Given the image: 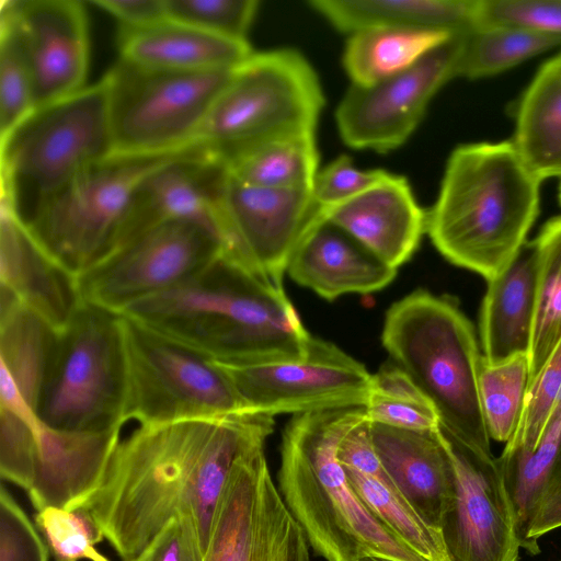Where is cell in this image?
<instances>
[{
  "label": "cell",
  "instance_id": "cell-16",
  "mask_svg": "<svg viewBox=\"0 0 561 561\" xmlns=\"http://www.w3.org/2000/svg\"><path fill=\"white\" fill-rule=\"evenodd\" d=\"M444 433L453 486L440 533L450 560L519 561L516 515L499 459L491 448Z\"/></svg>",
  "mask_w": 561,
  "mask_h": 561
},
{
  "label": "cell",
  "instance_id": "cell-24",
  "mask_svg": "<svg viewBox=\"0 0 561 561\" xmlns=\"http://www.w3.org/2000/svg\"><path fill=\"white\" fill-rule=\"evenodd\" d=\"M398 270L376 259L351 236L322 219L294 252L287 274L327 300L387 287Z\"/></svg>",
  "mask_w": 561,
  "mask_h": 561
},
{
  "label": "cell",
  "instance_id": "cell-14",
  "mask_svg": "<svg viewBox=\"0 0 561 561\" xmlns=\"http://www.w3.org/2000/svg\"><path fill=\"white\" fill-rule=\"evenodd\" d=\"M204 561H311L307 538L274 484L264 446L233 463Z\"/></svg>",
  "mask_w": 561,
  "mask_h": 561
},
{
  "label": "cell",
  "instance_id": "cell-47",
  "mask_svg": "<svg viewBox=\"0 0 561 561\" xmlns=\"http://www.w3.org/2000/svg\"><path fill=\"white\" fill-rule=\"evenodd\" d=\"M358 561H392V560H388V559L379 558V557H375V556H367V557L360 558Z\"/></svg>",
  "mask_w": 561,
  "mask_h": 561
},
{
  "label": "cell",
  "instance_id": "cell-22",
  "mask_svg": "<svg viewBox=\"0 0 561 561\" xmlns=\"http://www.w3.org/2000/svg\"><path fill=\"white\" fill-rule=\"evenodd\" d=\"M378 459L413 510L440 531L453 486L447 438L438 427L407 431L371 423Z\"/></svg>",
  "mask_w": 561,
  "mask_h": 561
},
{
  "label": "cell",
  "instance_id": "cell-17",
  "mask_svg": "<svg viewBox=\"0 0 561 561\" xmlns=\"http://www.w3.org/2000/svg\"><path fill=\"white\" fill-rule=\"evenodd\" d=\"M221 211L225 253L280 287L294 252L323 219L313 205L311 191L250 185L228 170Z\"/></svg>",
  "mask_w": 561,
  "mask_h": 561
},
{
  "label": "cell",
  "instance_id": "cell-30",
  "mask_svg": "<svg viewBox=\"0 0 561 561\" xmlns=\"http://www.w3.org/2000/svg\"><path fill=\"white\" fill-rule=\"evenodd\" d=\"M454 35L437 30H364L348 36L343 66L352 84L371 85L410 69Z\"/></svg>",
  "mask_w": 561,
  "mask_h": 561
},
{
  "label": "cell",
  "instance_id": "cell-18",
  "mask_svg": "<svg viewBox=\"0 0 561 561\" xmlns=\"http://www.w3.org/2000/svg\"><path fill=\"white\" fill-rule=\"evenodd\" d=\"M466 34H455L401 73L371 85L352 84L335 112L344 144L380 153L402 146L434 95L455 78Z\"/></svg>",
  "mask_w": 561,
  "mask_h": 561
},
{
  "label": "cell",
  "instance_id": "cell-8",
  "mask_svg": "<svg viewBox=\"0 0 561 561\" xmlns=\"http://www.w3.org/2000/svg\"><path fill=\"white\" fill-rule=\"evenodd\" d=\"M126 394L123 314L82 301L58 331L37 416L58 431H112L125 424Z\"/></svg>",
  "mask_w": 561,
  "mask_h": 561
},
{
  "label": "cell",
  "instance_id": "cell-11",
  "mask_svg": "<svg viewBox=\"0 0 561 561\" xmlns=\"http://www.w3.org/2000/svg\"><path fill=\"white\" fill-rule=\"evenodd\" d=\"M123 323L124 423L156 425L250 413L214 358L125 314Z\"/></svg>",
  "mask_w": 561,
  "mask_h": 561
},
{
  "label": "cell",
  "instance_id": "cell-29",
  "mask_svg": "<svg viewBox=\"0 0 561 561\" xmlns=\"http://www.w3.org/2000/svg\"><path fill=\"white\" fill-rule=\"evenodd\" d=\"M512 141L540 179H561V51L546 61L522 94Z\"/></svg>",
  "mask_w": 561,
  "mask_h": 561
},
{
  "label": "cell",
  "instance_id": "cell-6",
  "mask_svg": "<svg viewBox=\"0 0 561 561\" xmlns=\"http://www.w3.org/2000/svg\"><path fill=\"white\" fill-rule=\"evenodd\" d=\"M113 154L104 79L36 107L1 137V203L25 226L89 165Z\"/></svg>",
  "mask_w": 561,
  "mask_h": 561
},
{
  "label": "cell",
  "instance_id": "cell-28",
  "mask_svg": "<svg viewBox=\"0 0 561 561\" xmlns=\"http://www.w3.org/2000/svg\"><path fill=\"white\" fill-rule=\"evenodd\" d=\"M308 4L348 35L370 28L462 34L478 27L481 0H311Z\"/></svg>",
  "mask_w": 561,
  "mask_h": 561
},
{
  "label": "cell",
  "instance_id": "cell-41",
  "mask_svg": "<svg viewBox=\"0 0 561 561\" xmlns=\"http://www.w3.org/2000/svg\"><path fill=\"white\" fill-rule=\"evenodd\" d=\"M478 26H508L561 37V0H481Z\"/></svg>",
  "mask_w": 561,
  "mask_h": 561
},
{
  "label": "cell",
  "instance_id": "cell-40",
  "mask_svg": "<svg viewBox=\"0 0 561 561\" xmlns=\"http://www.w3.org/2000/svg\"><path fill=\"white\" fill-rule=\"evenodd\" d=\"M167 16L222 37L248 42L256 0H164Z\"/></svg>",
  "mask_w": 561,
  "mask_h": 561
},
{
  "label": "cell",
  "instance_id": "cell-32",
  "mask_svg": "<svg viewBox=\"0 0 561 561\" xmlns=\"http://www.w3.org/2000/svg\"><path fill=\"white\" fill-rule=\"evenodd\" d=\"M530 243L536 259L531 382L561 340V215L548 220Z\"/></svg>",
  "mask_w": 561,
  "mask_h": 561
},
{
  "label": "cell",
  "instance_id": "cell-39",
  "mask_svg": "<svg viewBox=\"0 0 561 561\" xmlns=\"http://www.w3.org/2000/svg\"><path fill=\"white\" fill-rule=\"evenodd\" d=\"M561 398V340L540 371L531 380L520 424L505 443L501 458L529 455L538 445L549 419Z\"/></svg>",
  "mask_w": 561,
  "mask_h": 561
},
{
  "label": "cell",
  "instance_id": "cell-48",
  "mask_svg": "<svg viewBox=\"0 0 561 561\" xmlns=\"http://www.w3.org/2000/svg\"><path fill=\"white\" fill-rule=\"evenodd\" d=\"M559 201H560V204H561V183H560V187H559Z\"/></svg>",
  "mask_w": 561,
  "mask_h": 561
},
{
  "label": "cell",
  "instance_id": "cell-46",
  "mask_svg": "<svg viewBox=\"0 0 561 561\" xmlns=\"http://www.w3.org/2000/svg\"><path fill=\"white\" fill-rule=\"evenodd\" d=\"M93 5L114 16L119 28H139L167 19L164 0H93Z\"/></svg>",
  "mask_w": 561,
  "mask_h": 561
},
{
  "label": "cell",
  "instance_id": "cell-23",
  "mask_svg": "<svg viewBox=\"0 0 561 561\" xmlns=\"http://www.w3.org/2000/svg\"><path fill=\"white\" fill-rule=\"evenodd\" d=\"M0 213L1 286L61 331L82 302L77 276L57 263L2 203Z\"/></svg>",
  "mask_w": 561,
  "mask_h": 561
},
{
  "label": "cell",
  "instance_id": "cell-38",
  "mask_svg": "<svg viewBox=\"0 0 561 561\" xmlns=\"http://www.w3.org/2000/svg\"><path fill=\"white\" fill-rule=\"evenodd\" d=\"M35 524L56 561H110L94 548L104 534L84 506L46 507L36 512Z\"/></svg>",
  "mask_w": 561,
  "mask_h": 561
},
{
  "label": "cell",
  "instance_id": "cell-45",
  "mask_svg": "<svg viewBox=\"0 0 561 561\" xmlns=\"http://www.w3.org/2000/svg\"><path fill=\"white\" fill-rule=\"evenodd\" d=\"M561 527V457L552 469L533 512L524 549L537 554L538 539Z\"/></svg>",
  "mask_w": 561,
  "mask_h": 561
},
{
  "label": "cell",
  "instance_id": "cell-25",
  "mask_svg": "<svg viewBox=\"0 0 561 561\" xmlns=\"http://www.w3.org/2000/svg\"><path fill=\"white\" fill-rule=\"evenodd\" d=\"M0 300V408L30 420L58 331L3 286Z\"/></svg>",
  "mask_w": 561,
  "mask_h": 561
},
{
  "label": "cell",
  "instance_id": "cell-2",
  "mask_svg": "<svg viewBox=\"0 0 561 561\" xmlns=\"http://www.w3.org/2000/svg\"><path fill=\"white\" fill-rule=\"evenodd\" d=\"M122 314L228 363L299 359L311 337L284 287L253 274L225 251L194 276Z\"/></svg>",
  "mask_w": 561,
  "mask_h": 561
},
{
  "label": "cell",
  "instance_id": "cell-33",
  "mask_svg": "<svg viewBox=\"0 0 561 561\" xmlns=\"http://www.w3.org/2000/svg\"><path fill=\"white\" fill-rule=\"evenodd\" d=\"M558 46L561 37L508 26H478L465 35L455 78L492 77Z\"/></svg>",
  "mask_w": 561,
  "mask_h": 561
},
{
  "label": "cell",
  "instance_id": "cell-4",
  "mask_svg": "<svg viewBox=\"0 0 561 561\" xmlns=\"http://www.w3.org/2000/svg\"><path fill=\"white\" fill-rule=\"evenodd\" d=\"M365 415V407L294 414L283 432L278 491L325 561H426L359 499L339 459L343 437Z\"/></svg>",
  "mask_w": 561,
  "mask_h": 561
},
{
  "label": "cell",
  "instance_id": "cell-19",
  "mask_svg": "<svg viewBox=\"0 0 561 561\" xmlns=\"http://www.w3.org/2000/svg\"><path fill=\"white\" fill-rule=\"evenodd\" d=\"M25 48L34 80L35 106L85 87L89 35L83 2L3 0Z\"/></svg>",
  "mask_w": 561,
  "mask_h": 561
},
{
  "label": "cell",
  "instance_id": "cell-13",
  "mask_svg": "<svg viewBox=\"0 0 561 561\" xmlns=\"http://www.w3.org/2000/svg\"><path fill=\"white\" fill-rule=\"evenodd\" d=\"M225 251L221 239L190 220L159 224L77 276L82 301L122 313L130 305L170 289Z\"/></svg>",
  "mask_w": 561,
  "mask_h": 561
},
{
  "label": "cell",
  "instance_id": "cell-34",
  "mask_svg": "<svg viewBox=\"0 0 561 561\" xmlns=\"http://www.w3.org/2000/svg\"><path fill=\"white\" fill-rule=\"evenodd\" d=\"M530 386V360L520 354L499 363L483 356L478 370L481 413L491 439L507 443L516 433Z\"/></svg>",
  "mask_w": 561,
  "mask_h": 561
},
{
  "label": "cell",
  "instance_id": "cell-1",
  "mask_svg": "<svg viewBox=\"0 0 561 561\" xmlns=\"http://www.w3.org/2000/svg\"><path fill=\"white\" fill-rule=\"evenodd\" d=\"M274 423L242 413L139 425L119 438L83 506L122 561L137 559L172 519H190L208 548L233 463L264 445Z\"/></svg>",
  "mask_w": 561,
  "mask_h": 561
},
{
  "label": "cell",
  "instance_id": "cell-3",
  "mask_svg": "<svg viewBox=\"0 0 561 561\" xmlns=\"http://www.w3.org/2000/svg\"><path fill=\"white\" fill-rule=\"evenodd\" d=\"M541 182L512 140L460 145L426 210V233L451 264L492 280L526 245Z\"/></svg>",
  "mask_w": 561,
  "mask_h": 561
},
{
  "label": "cell",
  "instance_id": "cell-12",
  "mask_svg": "<svg viewBox=\"0 0 561 561\" xmlns=\"http://www.w3.org/2000/svg\"><path fill=\"white\" fill-rule=\"evenodd\" d=\"M121 428L96 433L47 427L34 436L14 414L0 409V474L25 491L32 506L76 510L99 486Z\"/></svg>",
  "mask_w": 561,
  "mask_h": 561
},
{
  "label": "cell",
  "instance_id": "cell-26",
  "mask_svg": "<svg viewBox=\"0 0 561 561\" xmlns=\"http://www.w3.org/2000/svg\"><path fill=\"white\" fill-rule=\"evenodd\" d=\"M119 58L137 66L171 71L232 69L253 51L236 41L164 19L139 28H119Z\"/></svg>",
  "mask_w": 561,
  "mask_h": 561
},
{
  "label": "cell",
  "instance_id": "cell-43",
  "mask_svg": "<svg viewBox=\"0 0 561 561\" xmlns=\"http://www.w3.org/2000/svg\"><path fill=\"white\" fill-rule=\"evenodd\" d=\"M48 547L2 485L0 490V561H48Z\"/></svg>",
  "mask_w": 561,
  "mask_h": 561
},
{
  "label": "cell",
  "instance_id": "cell-35",
  "mask_svg": "<svg viewBox=\"0 0 561 561\" xmlns=\"http://www.w3.org/2000/svg\"><path fill=\"white\" fill-rule=\"evenodd\" d=\"M366 414L374 424L407 431L440 427L438 413L416 382L393 362L373 374Z\"/></svg>",
  "mask_w": 561,
  "mask_h": 561
},
{
  "label": "cell",
  "instance_id": "cell-31",
  "mask_svg": "<svg viewBox=\"0 0 561 561\" xmlns=\"http://www.w3.org/2000/svg\"><path fill=\"white\" fill-rule=\"evenodd\" d=\"M319 154L314 134L278 138L256 146L226 164L245 184L287 190H312Z\"/></svg>",
  "mask_w": 561,
  "mask_h": 561
},
{
  "label": "cell",
  "instance_id": "cell-15",
  "mask_svg": "<svg viewBox=\"0 0 561 561\" xmlns=\"http://www.w3.org/2000/svg\"><path fill=\"white\" fill-rule=\"evenodd\" d=\"M216 360V359H215ZM247 412L275 415L365 407L373 374L325 340L311 335L299 359L241 364L216 360Z\"/></svg>",
  "mask_w": 561,
  "mask_h": 561
},
{
  "label": "cell",
  "instance_id": "cell-5",
  "mask_svg": "<svg viewBox=\"0 0 561 561\" xmlns=\"http://www.w3.org/2000/svg\"><path fill=\"white\" fill-rule=\"evenodd\" d=\"M381 342L430 398L449 436L491 448L478 391L482 354L471 322L454 301L412 291L386 312Z\"/></svg>",
  "mask_w": 561,
  "mask_h": 561
},
{
  "label": "cell",
  "instance_id": "cell-36",
  "mask_svg": "<svg viewBox=\"0 0 561 561\" xmlns=\"http://www.w3.org/2000/svg\"><path fill=\"white\" fill-rule=\"evenodd\" d=\"M560 457L561 398L537 447L529 455L519 458H497L514 505L517 531L523 549L535 506Z\"/></svg>",
  "mask_w": 561,
  "mask_h": 561
},
{
  "label": "cell",
  "instance_id": "cell-21",
  "mask_svg": "<svg viewBox=\"0 0 561 561\" xmlns=\"http://www.w3.org/2000/svg\"><path fill=\"white\" fill-rule=\"evenodd\" d=\"M319 214L394 270L411 259L426 233V210L416 202L407 179L392 173L358 196Z\"/></svg>",
  "mask_w": 561,
  "mask_h": 561
},
{
  "label": "cell",
  "instance_id": "cell-20",
  "mask_svg": "<svg viewBox=\"0 0 561 561\" xmlns=\"http://www.w3.org/2000/svg\"><path fill=\"white\" fill-rule=\"evenodd\" d=\"M226 175L225 163L202 146L153 171L135 193L116 249L171 220L198 222L224 243L221 193Z\"/></svg>",
  "mask_w": 561,
  "mask_h": 561
},
{
  "label": "cell",
  "instance_id": "cell-9",
  "mask_svg": "<svg viewBox=\"0 0 561 561\" xmlns=\"http://www.w3.org/2000/svg\"><path fill=\"white\" fill-rule=\"evenodd\" d=\"M191 149L169 154L113 153L84 169L25 227L57 263L79 276L115 251L144 180Z\"/></svg>",
  "mask_w": 561,
  "mask_h": 561
},
{
  "label": "cell",
  "instance_id": "cell-42",
  "mask_svg": "<svg viewBox=\"0 0 561 561\" xmlns=\"http://www.w3.org/2000/svg\"><path fill=\"white\" fill-rule=\"evenodd\" d=\"M385 170H360L352 159L342 154L320 170L311 190L313 205L319 211L343 204L389 176Z\"/></svg>",
  "mask_w": 561,
  "mask_h": 561
},
{
  "label": "cell",
  "instance_id": "cell-44",
  "mask_svg": "<svg viewBox=\"0 0 561 561\" xmlns=\"http://www.w3.org/2000/svg\"><path fill=\"white\" fill-rule=\"evenodd\" d=\"M206 552L195 525L180 518L169 522L134 561H204Z\"/></svg>",
  "mask_w": 561,
  "mask_h": 561
},
{
  "label": "cell",
  "instance_id": "cell-37",
  "mask_svg": "<svg viewBox=\"0 0 561 561\" xmlns=\"http://www.w3.org/2000/svg\"><path fill=\"white\" fill-rule=\"evenodd\" d=\"M35 106L31 65L10 14L0 9V135L8 134Z\"/></svg>",
  "mask_w": 561,
  "mask_h": 561
},
{
  "label": "cell",
  "instance_id": "cell-27",
  "mask_svg": "<svg viewBox=\"0 0 561 561\" xmlns=\"http://www.w3.org/2000/svg\"><path fill=\"white\" fill-rule=\"evenodd\" d=\"M536 308V259L526 243L511 266L488 282L479 329L482 356L499 363L528 354Z\"/></svg>",
  "mask_w": 561,
  "mask_h": 561
},
{
  "label": "cell",
  "instance_id": "cell-7",
  "mask_svg": "<svg viewBox=\"0 0 561 561\" xmlns=\"http://www.w3.org/2000/svg\"><path fill=\"white\" fill-rule=\"evenodd\" d=\"M323 105L318 76L300 53L253 51L233 68L196 144L226 165L264 142L314 134Z\"/></svg>",
  "mask_w": 561,
  "mask_h": 561
},
{
  "label": "cell",
  "instance_id": "cell-10",
  "mask_svg": "<svg viewBox=\"0 0 561 561\" xmlns=\"http://www.w3.org/2000/svg\"><path fill=\"white\" fill-rule=\"evenodd\" d=\"M232 70L171 71L119 58L103 77L113 153L169 154L198 146V130Z\"/></svg>",
  "mask_w": 561,
  "mask_h": 561
}]
</instances>
